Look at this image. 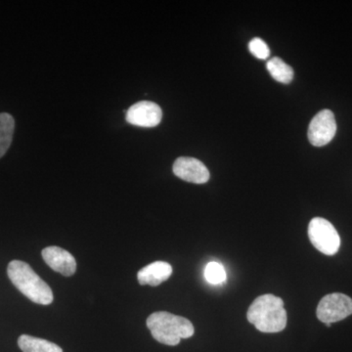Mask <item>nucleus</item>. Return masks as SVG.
<instances>
[{
  "mask_svg": "<svg viewBox=\"0 0 352 352\" xmlns=\"http://www.w3.org/2000/svg\"><path fill=\"white\" fill-rule=\"evenodd\" d=\"M18 346L23 352H63V349L54 342L28 335L21 336Z\"/></svg>",
  "mask_w": 352,
  "mask_h": 352,
  "instance_id": "11",
  "label": "nucleus"
},
{
  "mask_svg": "<svg viewBox=\"0 0 352 352\" xmlns=\"http://www.w3.org/2000/svg\"><path fill=\"white\" fill-rule=\"evenodd\" d=\"M173 173L180 179L195 184H204L210 179L207 166L194 157H178L173 164Z\"/></svg>",
  "mask_w": 352,
  "mask_h": 352,
  "instance_id": "8",
  "label": "nucleus"
},
{
  "mask_svg": "<svg viewBox=\"0 0 352 352\" xmlns=\"http://www.w3.org/2000/svg\"><path fill=\"white\" fill-rule=\"evenodd\" d=\"M266 68L271 76L277 82L289 83L294 78V69L288 64L285 63L280 58L274 57L266 64Z\"/></svg>",
  "mask_w": 352,
  "mask_h": 352,
  "instance_id": "13",
  "label": "nucleus"
},
{
  "mask_svg": "<svg viewBox=\"0 0 352 352\" xmlns=\"http://www.w3.org/2000/svg\"><path fill=\"white\" fill-rule=\"evenodd\" d=\"M43 261L51 268L63 276H73L76 270V261L75 258L66 250L62 248L47 247L41 252Z\"/></svg>",
  "mask_w": 352,
  "mask_h": 352,
  "instance_id": "9",
  "label": "nucleus"
},
{
  "mask_svg": "<svg viewBox=\"0 0 352 352\" xmlns=\"http://www.w3.org/2000/svg\"><path fill=\"white\" fill-rule=\"evenodd\" d=\"M337 122L332 111L323 110L317 113L308 127V139L316 147L327 145L335 138Z\"/></svg>",
  "mask_w": 352,
  "mask_h": 352,
  "instance_id": "6",
  "label": "nucleus"
},
{
  "mask_svg": "<svg viewBox=\"0 0 352 352\" xmlns=\"http://www.w3.org/2000/svg\"><path fill=\"white\" fill-rule=\"evenodd\" d=\"M163 111L157 104L150 101H141L127 110L126 119L132 126L154 127L161 122Z\"/></svg>",
  "mask_w": 352,
  "mask_h": 352,
  "instance_id": "7",
  "label": "nucleus"
},
{
  "mask_svg": "<svg viewBox=\"0 0 352 352\" xmlns=\"http://www.w3.org/2000/svg\"><path fill=\"white\" fill-rule=\"evenodd\" d=\"M7 274L14 286L32 302L48 305L53 302L52 289L29 264L21 261H11L7 267Z\"/></svg>",
  "mask_w": 352,
  "mask_h": 352,
  "instance_id": "2",
  "label": "nucleus"
},
{
  "mask_svg": "<svg viewBox=\"0 0 352 352\" xmlns=\"http://www.w3.org/2000/svg\"><path fill=\"white\" fill-rule=\"evenodd\" d=\"M248 320L263 333H278L287 325V311L282 298L263 295L254 300L248 310Z\"/></svg>",
  "mask_w": 352,
  "mask_h": 352,
  "instance_id": "1",
  "label": "nucleus"
},
{
  "mask_svg": "<svg viewBox=\"0 0 352 352\" xmlns=\"http://www.w3.org/2000/svg\"><path fill=\"white\" fill-rule=\"evenodd\" d=\"M173 274V266L166 261H155L138 271V279L142 286L157 287L166 282Z\"/></svg>",
  "mask_w": 352,
  "mask_h": 352,
  "instance_id": "10",
  "label": "nucleus"
},
{
  "mask_svg": "<svg viewBox=\"0 0 352 352\" xmlns=\"http://www.w3.org/2000/svg\"><path fill=\"white\" fill-rule=\"evenodd\" d=\"M316 314L317 318L327 325L344 320L352 314V298L340 293L325 296L319 302Z\"/></svg>",
  "mask_w": 352,
  "mask_h": 352,
  "instance_id": "5",
  "label": "nucleus"
},
{
  "mask_svg": "<svg viewBox=\"0 0 352 352\" xmlns=\"http://www.w3.org/2000/svg\"><path fill=\"white\" fill-rule=\"evenodd\" d=\"M15 120L7 113H0V159L6 155L13 140Z\"/></svg>",
  "mask_w": 352,
  "mask_h": 352,
  "instance_id": "12",
  "label": "nucleus"
},
{
  "mask_svg": "<svg viewBox=\"0 0 352 352\" xmlns=\"http://www.w3.org/2000/svg\"><path fill=\"white\" fill-rule=\"evenodd\" d=\"M226 271L221 263H210L205 268V278L210 284L220 285L226 281Z\"/></svg>",
  "mask_w": 352,
  "mask_h": 352,
  "instance_id": "14",
  "label": "nucleus"
},
{
  "mask_svg": "<svg viewBox=\"0 0 352 352\" xmlns=\"http://www.w3.org/2000/svg\"><path fill=\"white\" fill-rule=\"evenodd\" d=\"M311 244L326 256H333L340 250V238L335 227L327 219L315 217L308 226Z\"/></svg>",
  "mask_w": 352,
  "mask_h": 352,
  "instance_id": "4",
  "label": "nucleus"
},
{
  "mask_svg": "<svg viewBox=\"0 0 352 352\" xmlns=\"http://www.w3.org/2000/svg\"><path fill=\"white\" fill-rule=\"evenodd\" d=\"M249 50L254 57L261 60H265L270 57V50L267 44L259 38H252L249 43Z\"/></svg>",
  "mask_w": 352,
  "mask_h": 352,
  "instance_id": "15",
  "label": "nucleus"
},
{
  "mask_svg": "<svg viewBox=\"0 0 352 352\" xmlns=\"http://www.w3.org/2000/svg\"><path fill=\"white\" fill-rule=\"evenodd\" d=\"M147 327L157 342L166 346H177L182 339L194 335L193 324L184 317L166 311H157L147 318Z\"/></svg>",
  "mask_w": 352,
  "mask_h": 352,
  "instance_id": "3",
  "label": "nucleus"
}]
</instances>
